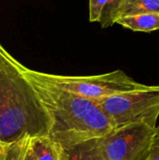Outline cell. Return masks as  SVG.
Here are the masks:
<instances>
[{"mask_svg": "<svg viewBox=\"0 0 159 160\" xmlns=\"http://www.w3.org/2000/svg\"><path fill=\"white\" fill-rule=\"evenodd\" d=\"M15 65L21 73L27 77L92 100L145 89L149 86L134 81L123 70L92 76H66L30 69L16 59Z\"/></svg>", "mask_w": 159, "mask_h": 160, "instance_id": "obj_3", "label": "cell"}, {"mask_svg": "<svg viewBox=\"0 0 159 160\" xmlns=\"http://www.w3.org/2000/svg\"><path fill=\"white\" fill-rule=\"evenodd\" d=\"M125 2L126 0H107L99 21L102 28L110 27L115 23V21L120 16Z\"/></svg>", "mask_w": 159, "mask_h": 160, "instance_id": "obj_10", "label": "cell"}, {"mask_svg": "<svg viewBox=\"0 0 159 160\" xmlns=\"http://www.w3.org/2000/svg\"><path fill=\"white\" fill-rule=\"evenodd\" d=\"M27 150L33 160H61V147L49 136L31 138Z\"/></svg>", "mask_w": 159, "mask_h": 160, "instance_id": "obj_7", "label": "cell"}, {"mask_svg": "<svg viewBox=\"0 0 159 160\" xmlns=\"http://www.w3.org/2000/svg\"><path fill=\"white\" fill-rule=\"evenodd\" d=\"M146 160H159V126L156 127L150 152Z\"/></svg>", "mask_w": 159, "mask_h": 160, "instance_id": "obj_13", "label": "cell"}, {"mask_svg": "<svg viewBox=\"0 0 159 160\" xmlns=\"http://www.w3.org/2000/svg\"><path fill=\"white\" fill-rule=\"evenodd\" d=\"M50 128V117L34 86L0 43V147L49 136Z\"/></svg>", "mask_w": 159, "mask_h": 160, "instance_id": "obj_1", "label": "cell"}, {"mask_svg": "<svg viewBox=\"0 0 159 160\" xmlns=\"http://www.w3.org/2000/svg\"><path fill=\"white\" fill-rule=\"evenodd\" d=\"M23 76L34 86L50 117L49 137L61 148L102 138L115 128L94 100Z\"/></svg>", "mask_w": 159, "mask_h": 160, "instance_id": "obj_2", "label": "cell"}, {"mask_svg": "<svg viewBox=\"0 0 159 160\" xmlns=\"http://www.w3.org/2000/svg\"><path fill=\"white\" fill-rule=\"evenodd\" d=\"M61 160H103L99 138L61 148Z\"/></svg>", "mask_w": 159, "mask_h": 160, "instance_id": "obj_8", "label": "cell"}, {"mask_svg": "<svg viewBox=\"0 0 159 160\" xmlns=\"http://www.w3.org/2000/svg\"><path fill=\"white\" fill-rule=\"evenodd\" d=\"M149 12L159 13V0H126L119 17Z\"/></svg>", "mask_w": 159, "mask_h": 160, "instance_id": "obj_9", "label": "cell"}, {"mask_svg": "<svg viewBox=\"0 0 159 160\" xmlns=\"http://www.w3.org/2000/svg\"><path fill=\"white\" fill-rule=\"evenodd\" d=\"M31 138H26L0 147V160H24L25 152Z\"/></svg>", "mask_w": 159, "mask_h": 160, "instance_id": "obj_11", "label": "cell"}, {"mask_svg": "<svg viewBox=\"0 0 159 160\" xmlns=\"http://www.w3.org/2000/svg\"><path fill=\"white\" fill-rule=\"evenodd\" d=\"M115 128L131 124L157 127L159 116V85L94 99Z\"/></svg>", "mask_w": 159, "mask_h": 160, "instance_id": "obj_4", "label": "cell"}, {"mask_svg": "<svg viewBox=\"0 0 159 160\" xmlns=\"http://www.w3.org/2000/svg\"><path fill=\"white\" fill-rule=\"evenodd\" d=\"M155 128L144 124H131L114 128L99 138L103 160H146Z\"/></svg>", "mask_w": 159, "mask_h": 160, "instance_id": "obj_5", "label": "cell"}, {"mask_svg": "<svg viewBox=\"0 0 159 160\" xmlns=\"http://www.w3.org/2000/svg\"><path fill=\"white\" fill-rule=\"evenodd\" d=\"M115 23L134 32L150 33L159 30V13L149 12L121 16L115 21Z\"/></svg>", "mask_w": 159, "mask_h": 160, "instance_id": "obj_6", "label": "cell"}, {"mask_svg": "<svg viewBox=\"0 0 159 160\" xmlns=\"http://www.w3.org/2000/svg\"><path fill=\"white\" fill-rule=\"evenodd\" d=\"M107 0H89V21L99 22Z\"/></svg>", "mask_w": 159, "mask_h": 160, "instance_id": "obj_12", "label": "cell"}]
</instances>
